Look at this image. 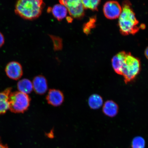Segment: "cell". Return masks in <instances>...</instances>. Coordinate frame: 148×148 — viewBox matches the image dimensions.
<instances>
[{
	"label": "cell",
	"mask_w": 148,
	"mask_h": 148,
	"mask_svg": "<svg viewBox=\"0 0 148 148\" xmlns=\"http://www.w3.org/2000/svg\"><path fill=\"white\" fill-rule=\"evenodd\" d=\"M131 5L130 2L127 0L124 1L122 5V12L119 17L118 25L120 32L123 36L134 35L139 29L137 26L138 21Z\"/></svg>",
	"instance_id": "obj_1"
},
{
	"label": "cell",
	"mask_w": 148,
	"mask_h": 148,
	"mask_svg": "<svg viewBox=\"0 0 148 148\" xmlns=\"http://www.w3.org/2000/svg\"><path fill=\"white\" fill-rule=\"evenodd\" d=\"M44 6L43 0H17L15 12L24 19L33 20L39 17Z\"/></svg>",
	"instance_id": "obj_2"
},
{
	"label": "cell",
	"mask_w": 148,
	"mask_h": 148,
	"mask_svg": "<svg viewBox=\"0 0 148 148\" xmlns=\"http://www.w3.org/2000/svg\"><path fill=\"white\" fill-rule=\"evenodd\" d=\"M140 70L139 59L133 56L130 53H126L122 62L120 75L123 77L126 84L134 80Z\"/></svg>",
	"instance_id": "obj_3"
},
{
	"label": "cell",
	"mask_w": 148,
	"mask_h": 148,
	"mask_svg": "<svg viewBox=\"0 0 148 148\" xmlns=\"http://www.w3.org/2000/svg\"><path fill=\"white\" fill-rule=\"evenodd\" d=\"M9 110L14 113H23L28 109L31 98L20 92H11L9 96Z\"/></svg>",
	"instance_id": "obj_4"
},
{
	"label": "cell",
	"mask_w": 148,
	"mask_h": 148,
	"mask_svg": "<svg viewBox=\"0 0 148 148\" xmlns=\"http://www.w3.org/2000/svg\"><path fill=\"white\" fill-rule=\"evenodd\" d=\"M60 4L64 5L67 9L71 17L80 18L84 15V8L82 0H59Z\"/></svg>",
	"instance_id": "obj_5"
},
{
	"label": "cell",
	"mask_w": 148,
	"mask_h": 148,
	"mask_svg": "<svg viewBox=\"0 0 148 148\" xmlns=\"http://www.w3.org/2000/svg\"><path fill=\"white\" fill-rule=\"evenodd\" d=\"M122 7L116 1H110L105 3L103 7L104 15L109 19H115L119 18L122 12Z\"/></svg>",
	"instance_id": "obj_6"
},
{
	"label": "cell",
	"mask_w": 148,
	"mask_h": 148,
	"mask_svg": "<svg viewBox=\"0 0 148 148\" xmlns=\"http://www.w3.org/2000/svg\"><path fill=\"white\" fill-rule=\"evenodd\" d=\"M5 71L9 78L15 80L21 78L23 74L21 65L19 62L14 61L9 62L7 64Z\"/></svg>",
	"instance_id": "obj_7"
},
{
	"label": "cell",
	"mask_w": 148,
	"mask_h": 148,
	"mask_svg": "<svg viewBox=\"0 0 148 148\" xmlns=\"http://www.w3.org/2000/svg\"><path fill=\"white\" fill-rule=\"evenodd\" d=\"M46 99L49 104L53 106L58 107L63 103L64 96L60 90L51 89L48 92Z\"/></svg>",
	"instance_id": "obj_8"
},
{
	"label": "cell",
	"mask_w": 148,
	"mask_h": 148,
	"mask_svg": "<svg viewBox=\"0 0 148 148\" xmlns=\"http://www.w3.org/2000/svg\"><path fill=\"white\" fill-rule=\"evenodd\" d=\"M32 84L34 91L39 95H43L47 91V80L43 75H38L35 77L33 79Z\"/></svg>",
	"instance_id": "obj_9"
},
{
	"label": "cell",
	"mask_w": 148,
	"mask_h": 148,
	"mask_svg": "<svg viewBox=\"0 0 148 148\" xmlns=\"http://www.w3.org/2000/svg\"><path fill=\"white\" fill-rule=\"evenodd\" d=\"M12 90L8 88L0 92V114H5L9 109V96Z\"/></svg>",
	"instance_id": "obj_10"
},
{
	"label": "cell",
	"mask_w": 148,
	"mask_h": 148,
	"mask_svg": "<svg viewBox=\"0 0 148 148\" xmlns=\"http://www.w3.org/2000/svg\"><path fill=\"white\" fill-rule=\"evenodd\" d=\"M48 10L49 12H51L53 16L59 21L66 18L68 12L66 7L61 4L56 5Z\"/></svg>",
	"instance_id": "obj_11"
},
{
	"label": "cell",
	"mask_w": 148,
	"mask_h": 148,
	"mask_svg": "<svg viewBox=\"0 0 148 148\" xmlns=\"http://www.w3.org/2000/svg\"><path fill=\"white\" fill-rule=\"evenodd\" d=\"M119 107L115 102L109 100L105 102L103 107V111L105 115L113 117L117 115Z\"/></svg>",
	"instance_id": "obj_12"
},
{
	"label": "cell",
	"mask_w": 148,
	"mask_h": 148,
	"mask_svg": "<svg viewBox=\"0 0 148 148\" xmlns=\"http://www.w3.org/2000/svg\"><path fill=\"white\" fill-rule=\"evenodd\" d=\"M126 53V52L124 51L120 52L114 56L112 59V68L114 71L118 75H120L122 62Z\"/></svg>",
	"instance_id": "obj_13"
},
{
	"label": "cell",
	"mask_w": 148,
	"mask_h": 148,
	"mask_svg": "<svg viewBox=\"0 0 148 148\" xmlns=\"http://www.w3.org/2000/svg\"><path fill=\"white\" fill-rule=\"evenodd\" d=\"M17 87L19 92L27 94L31 93L33 89L32 83L27 79H23L18 81Z\"/></svg>",
	"instance_id": "obj_14"
},
{
	"label": "cell",
	"mask_w": 148,
	"mask_h": 148,
	"mask_svg": "<svg viewBox=\"0 0 148 148\" xmlns=\"http://www.w3.org/2000/svg\"><path fill=\"white\" fill-rule=\"evenodd\" d=\"M103 98L97 94H94L90 96L88 99V104L92 110H97L100 108L103 104Z\"/></svg>",
	"instance_id": "obj_15"
},
{
	"label": "cell",
	"mask_w": 148,
	"mask_h": 148,
	"mask_svg": "<svg viewBox=\"0 0 148 148\" xmlns=\"http://www.w3.org/2000/svg\"><path fill=\"white\" fill-rule=\"evenodd\" d=\"M84 9H89L92 11L97 10L101 0H82Z\"/></svg>",
	"instance_id": "obj_16"
},
{
	"label": "cell",
	"mask_w": 148,
	"mask_h": 148,
	"mask_svg": "<svg viewBox=\"0 0 148 148\" xmlns=\"http://www.w3.org/2000/svg\"><path fill=\"white\" fill-rule=\"evenodd\" d=\"M145 143V140L143 138L137 136L133 140L131 146L132 148H144Z\"/></svg>",
	"instance_id": "obj_17"
},
{
	"label": "cell",
	"mask_w": 148,
	"mask_h": 148,
	"mask_svg": "<svg viewBox=\"0 0 148 148\" xmlns=\"http://www.w3.org/2000/svg\"><path fill=\"white\" fill-rule=\"evenodd\" d=\"M51 38L52 40L53 46L55 51L60 50L62 48V41L60 38L56 36H52Z\"/></svg>",
	"instance_id": "obj_18"
},
{
	"label": "cell",
	"mask_w": 148,
	"mask_h": 148,
	"mask_svg": "<svg viewBox=\"0 0 148 148\" xmlns=\"http://www.w3.org/2000/svg\"><path fill=\"white\" fill-rule=\"evenodd\" d=\"M5 39L4 36L2 33L0 32V48L4 44Z\"/></svg>",
	"instance_id": "obj_19"
},
{
	"label": "cell",
	"mask_w": 148,
	"mask_h": 148,
	"mask_svg": "<svg viewBox=\"0 0 148 148\" xmlns=\"http://www.w3.org/2000/svg\"><path fill=\"white\" fill-rule=\"evenodd\" d=\"M0 148H9L6 145L3 144L0 140Z\"/></svg>",
	"instance_id": "obj_20"
},
{
	"label": "cell",
	"mask_w": 148,
	"mask_h": 148,
	"mask_svg": "<svg viewBox=\"0 0 148 148\" xmlns=\"http://www.w3.org/2000/svg\"><path fill=\"white\" fill-rule=\"evenodd\" d=\"M148 47H147V49H146L145 50V52H144V54H145V56L146 57V58H148Z\"/></svg>",
	"instance_id": "obj_21"
},
{
	"label": "cell",
	"mask_w": 148,
	"mask_h": 148,
	"mask_svg": "<svg viewBox=\"0 0 148 148\" xmlns=\"http://www.w3.org/2000/svg\"><path fill=\"white\" fill-rule=\"evenodd\" d=\"M67 20L68 22H72V20H73V19H72V17H68V18H67Z\"/></svg>",
	"instance_id": "obj_22"
}]
</instances>
